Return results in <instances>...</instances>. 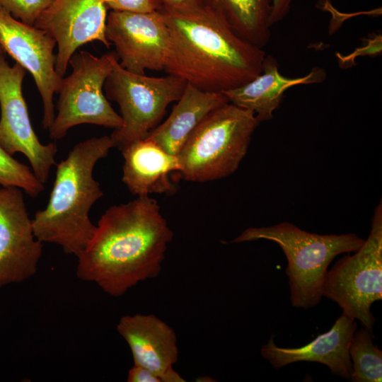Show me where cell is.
<instances>
[{"instance_id":"9a60e30c","label":"cell","mask_w":382,"mask_h":382,"mask_svg":"<svg viewBox=\"0 0 382 382\" xmlns=\"http://www.w3.org/2000/svg\"><path fill=\"white\" fill-rule=\"evenodd\" d=\"M357 327L355 319L342 314L330 330L303 347H278L272 335L260 352L277 369L298 361L318 362L327 366L332 374L349 379L352 366L349 346Z\"/></svg>"},{"instance_id":"6da1fadb","label":"cell","mask_w":382,"mask_h":382,"mask_svg":"<svg viewBox=\"0 0 382 382\" xmlns=\"http://www.w3.org/2000/svg\"><path fill=\"white\" fill-rule=\"evenodd\" d=\"M173 233L157 202L147 196L109 207L77 257L76 275L117 297L156 277Z\"/></svg>"},{"instance_id":"7c38bea8","label":"cell","mask_w":382,"mask_h":382,"mask_svg":"<svg viewBox=\"0 0 382 382\" xmlns=\"http://www.w3.org/2000/svg\"><path fill=\"white\" fill-rule=\"evenodd\" d=\"M42 248L43 243L35 236L22 190L0 187V286L32 277Z\"/></svg>"},{"instance_id":"cb8c5ba5","label":"cell","mask_w":382,"mask_h":382,"mask_svg":"<svg viewBox=\"0 0 382 382\" xmlns=\"http://www.w3.org/2000/svg\"><path fill=\"white\" fill-rule=\"evenodd\" d=\"M127 381L128 382H163L155 373L136 364H134L129 370Z\"/></svg>"},{"instance_id":"ffe728a7","label":"cell","mask_w":382,"mask_h":382,"mask_svg":"<svg viewBox=\"0 0 382 382\" xmlns=\"http://www.w3.org/2000/svg\"><path fill=\"white\" fill-rule=\"evenodd\" d=\"M373 337V332L366 328L356 330L352 335L349 346L352 382L382 381V351L374 344Z\"/></svg>"},{"instance_id":"ba28073f","label":"cell","mask_w":382,"mask_h":382,"mask_svg":"<svg viewBox=\"0 0 382 382\" xmlns=\"http://www.w3.org/2000/svg\"><path fill=\"white\" fill-rule=\"evenodd\" d=\"M353 255L347 253L328 270L322 295L335 302L342 315L373 330L371 306L382 299V207L374 211L368 238Z\"/></svg>"},{"instance_id":"7a4b0ae2","label":"cell","mask_w":382,"mask_h":382,"mask_svg":"<svg viewBox=\"0 0 382 382\" xmlns=\"http://www.w3.org/2000/svg\"><path fill=\"white\" fill-rule=\"evenodd\" d=\"M169 34L163 70L207 92L223 93L260 74L265 51L238 37L205 4L160 10Z\"/></svg>"},{"instance_id":"4fadbf2b","label":"cell","mask_w":382,"mask_h":382,"mask_svg":"<svg viewBox=\"0 0 382 382\" xmlns=\"http://www.w3.org/2000/svg\"><path fill=\"white\" fill-rule=\"evenodd\" d=\"M107 6L103 0H53L41 13L35 26L56 42L55 70L64 76L69 62L81 46L99 41L108 48L105 37Z\"/></svg>"},{"instance_id":"9c48e42d","label":"cell","mask_w":382,"mask_h":382,"mask_svg":"<svg viewBox=\"0 0 382 382\" xmlns=\"http://www.w3.org/2000/svg\"><path fill=\"white\" fill-rule=\"evenodd\" d=\"M26 70L18 63L11 66L0 54V146L10 155L22 153L43 184L56 164L55 143L42 144L30 120L22 85Z\"/></svg>"},{"instance_id":"d4e9b609","label":"cell","mask_w":382,"mask_h":382,"mask_svg":"<svg viewBox=\"0 0 382 382\" xmlns=\"http://www.w3.org/2000/svg\"><path fill=\"white\" fill-rule=\"evenodd\" d=\"M163 8L175 12L190 11L204 5V0H159Z\"/></svg>"},{"instance_id":"277c9868","label":"cell","mask_w":382,"mask_h":382,"mask_svg":"<svg viewBox=\"0 0 382 382\" xmlns=\"http://www.w3.org/2000/svg\"><path fill=\"white\" fill-rule=\"evenodd\" d=\"M265 239L278 244L287 260L290 301L296 308L318 305L331 262L339 255L357 251L364 239L355 233L320 235L303 231L290 222L265 227H249L231 243Z\"/></svg>"},{"instance_id":"603a6c76","label":"cell","mask_w":382,"mask_h":382,"mask_svg":"<svg viewBox=\"0 0 382 382\" xmlns=\"http://www.w3.org/2000/svg\"><path fill=\"white\" fill-rule=\"evenodd\" d=\"M108 8L116 11L154 12L163 5L159 0H103Z\"/></svg>"},{"instance_id":"8fae6325","label":"cell","mask_w":382,"mask_h":382,"mask_svg":"<svg viewBox=\"0 0 382 382\" xmlns=\"http://www.w3.org/2000/svg\"><path fill=\"white\" fill-rule=\"evenodd\" d=\"M105 37L126 70L138 74H145L147 69L163 70L169 34L160 11H111L107 16Z\"/></svg>"},{"instance_id":"8992f818","label":"cell","mask_w":382,"mask_h":382,"mask_svg":"<svg viewBox=\"0 0 382 382\" xmlns=\"http://www.w3.org/2000/svg\"><path fill=\"white\" fill-rule=\"evenodd\" d=\"M118 58L115 51L100 57L80 50L71 57V73L62 78L57 112L48 129L51 139H61L69 129L82 124L117 129L123 125L103 93L105 82Z\"/></svg>"},{"instance_id":"30bf717a","label":"cell","mask_w":382,"mask_h":382,"mask_svg":"<svg viewBox=\"0 0 382 382\" xmlns=\"http://www.w3.org/2000/svg\"><path fill=\"white\" fill-rule=\"evenodd\" d=\"M0 45L33 76L42 103V125L49 129L56 114L54 95L63 78L55 70V40L42 29L16 19L0 6Z\"/></svg>"},{"instance_id":"484cf974","label":"cell","mask_w":382,"mask_h":382,"mask_svg":"<svg viewBox=\"0 0 382 382\" xmlns=\"http://www.w3.org/2000/svg\"><path fill=\"white\" fill-rule=\"evenodd\" d=\"M294 1L296 0H271V13L270 18L271 27L286 17Z\"/></svg>"},{"instance_id":"5b68a950","label":"cell","mask_w":382,"mask_h":382,"mask_svg":"<svg viewBox=\"0 0 382 382\" xmlns=\"http://www.w3.org/2000/svg\"><path fill=\"white\" fill-rule=\"evenodd\" d=\"M260 124L253 112L231 103L210 112L177 155L187 180L207 182L233 173Z\"/></svg>"},{"instance_id":"5bb4252c","label":"cell","mask_w":382,"mask_h":382,"mask_svg":"<svg viewBox=\"0 0 382 382\" xmlns=\"http://www.w3.org/2000/svg\"><path fill=\"white\" fill-rule=\"evenodd\" d=\"M117 331L130 348L134 364L157 374L163 382H185L173 369L178 347L174 330L157 316L149 314L121 317Z\"/></svg>"},{"instance_id":"3957f363","label":"cell","mask_w":382,"mask_h":382,"mask_svg":"<svg viewBox=\"0 0 382 382\" xmlns=\"http://www.w3.org/2000/svg\"><path fill=\"white\" fill-rule=\"evenodd\" d=\"M114 147L110 136L92 137L76 144L57 164L56 177L45 209L32 219L35 237L42 243L59 245L76 257L93 236L92 206L103 195L93 173L97 162Z\"/></svg>"},{"instance_id":"52a82bcc","label":"cell","mask_w":382,"mask_h":382,"mask_svg":"<svg viewBox=\"0 0 382 382\" xmlns=\"http://www.w3.org/2000/svg\"><path fill=\"white\" fill-rule=\"evenodd\" d=\"M186 85L183 79L170 74L153 77L132 73L116 60L104 84L106 98L118 104L123 122L110 135L114 147L120 150L145 139L159 125L168 106L179 100Z\"/></svg>"},{"instance_id":"e0dca14e","label":"cell","mask_w":382,"mask_h":382,"mask_svg":"<svg viewBox=\"0 0 382 382\" xmlns=\"http://www.w3.org/2000/svg\"><path fill=\"white\" fill-rule=\"evenodd\" d=\"M124 158L122 182L133 195L169 194L175 190L169 175L180 172L178 156L168 154L145 138L120 149Z\"/></svg>"},{"instance_id":"d6986e66","label":"cell","mask_w":382,"mask_h":382,"mask_svg":"<svg viewBox=\"0 0 382 382\" xmlns=\"http://www.w3.org/2000/svg\"><path fill=\"white\" fill-rule=\"evenodd\" d=\"M243 40L263 48L270 39L271 0H204Z\"/></svg>"},{"instance_id":"4316f807","label":"cell","mask_w":382,"mask_h":382,"mask_svg":"<svg viewBox=\"0 0 382 382\" xmlns=\"http://www.w3.org/2000/svg\"><path fill=\"white\" fill-rule=\"evenodd\" d=\"M5 53L4 50L2 49L1 46L0 45V54H4Z\"/></svg>"},{"instance_id":"2e32d148","label":"cell","mask_w":382,"mask_h":382,"mask_svg":"<svg viewBox=\"0 0 382 382\" xmlns=\"http://www.w3.org/2000/svg\"><path fill=\"white\" fill-rule=\"evenodd\" d=\"M325 77V71L320 67L313 68L303 76L287 77L280 73L277 60L266 54L260 74L246 83L223 93L229 103L253 112L260 123L273 117L286 90L299 85L320 83Z\"/></svg>"},{"instance_id":"7402d4cb","label":"cell","mask_w":382,"mask_h":382,"mask_svg":"<svg viewBox=\"0 0 382 382\" xmlns=\"http://www.w3.org/2000/svg\"><path fill=\"white\" fill-rule=\"evenodd\" d=\"M53 0H0V6L16 19L34 25L41 13Z\"/></svg>"},{"instance_id":"ac0fdd59","label":"cell","mask_w":382,"mask_h":382,"mask_svg":"<svg viewBox=\"0 0 382 382\" xmlns=\"http://www.w3.org/2000/svg\"><path fill=\"white\" fill-rule=\"evenodd\" d=\"M227 103L223 93L204 91L187 83L168 117L146 138L168 154L177 156L202 120L213 110Z\"/></svg>"},{"instance_id":"44dd1931","label":"cell","mask_w":382,"mask_h":382,"mask_svg":"<svg viewBox=\"0 0 382 382\" xmlns=\"http://www.w3.org/2000/svg\"><path fill=\"white\" fill-rule=\"evenodd\" d=\"M0 185L16 187L32 197L44 190V184L28 166L18 161L0 146Z\"/></svg>"}]
</instances>
